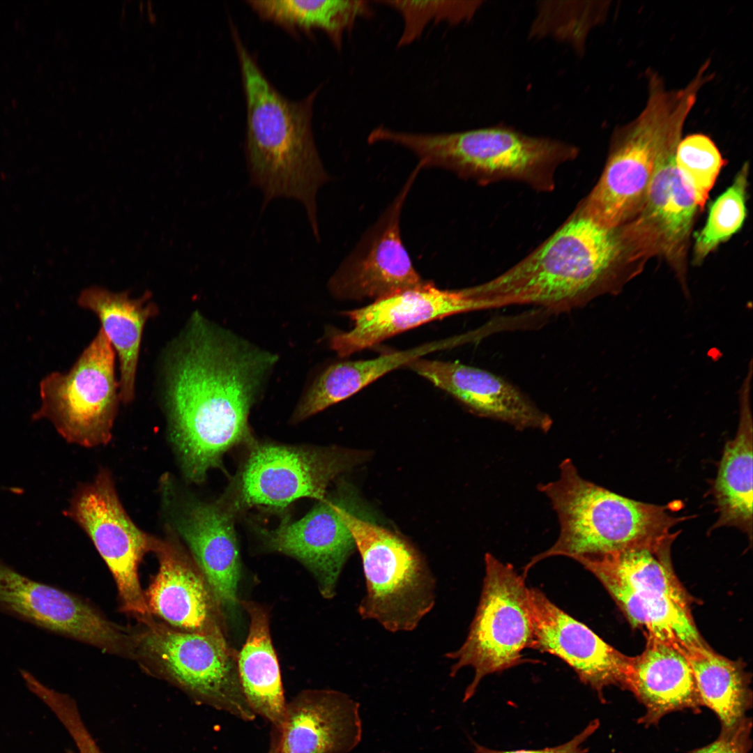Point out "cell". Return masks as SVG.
Listing matches in <instances>:
<instances>
[{"label": "cell", "mask_w": 753, "mask_h": 753, "mask_svg": "<svg viewBox=\"0 0 753 753\" xmlns=\"http://www.w3.org/2000/svg\"><path fill=\"white\" fill-rule=\"evenodd\" d=\"M268 753H279L278 731L275 729H274L270 749Z\"/></svg>", "instance_id": "38"}, {"label": "cell", "mask_w": 753, "mask_h": 753, "mask_svg": "<svg viewBox=\"0 0 753 753\" xmlns=\"http://www.w3.org/2000/svg\"><path fill=\"white\" fill-rule=\"evenodd\" d=\"M231 31L246 103L245 158L250 183L261 192L263 207L277 198L298 201L319 241L317 196L330 176L312 128L319 89L299 100L287 98L265 76L233 24Z\"/></svg>", "instance_id": "2"}, {"label": "cell", "mask_w": 753, "mask_h": 753, "mask_svg": "<svg viewBox=\"0 0 753 753\" xmlns=\"http://www.w3.org/2000/svg\"><path fill=\"white\" fill-rule=\"evenodd\" d=\"M592 574L647 639L669 644L683 653L706 644L692 616V598L668 559L639 554L611 570L599 569Z\"/></svg>", "instance_id": "12"}, {"label": "cell", "mask_w": 753, "mask_h": 753, "mask_svg": "<svg viewBox=\"0 0 753 753\" xmlns=\"http://www.w3.org/2000/svg\"><path fill=\"white\" fill-rule=\"evenodd\" d=\"M703 706L717 716L720 731L740 727L752 707L750 678L742 664L714 652L707 644L685 654Z\"/></svg>", "instance_id": "29"}, {"label": "cell", "mask_w": 753, "mask_h": 753, "mask_svg": "<svg viewBox=\"0 0 753 753\" xmlns=\"http://www.w3.org/2000/svg\"><path fill=\"white\" fill-rule=\"evenodd\" d=\"M747 175L748 164L745 163L732 185L710 206L706 224L696 238L697 259L704 258L742 227L746 217Z\"/></svg>", "instance_id": "33"}, {"label": "cell", "mask_w": 753, "mask_h": 753, "mask_svg": "<svg viewBox=\"0 0 753 753\" xmlns=\"http://www.w3.org/2000/svg\"><path fill=\"white\" fill-rule=\"evenodd\" d=\"M40 395L33 420H49L73 443L92 446L109 439L119 384L114 349L101 328L68 372H53L41 381Z\"/></svg>", "instance_id": "10"}, {"label": "cell", "mask_w": 753, "mask_h": 753, "mask_svg": "<svg viewBox=\"0 0 753 753\" xmlns=\"http://www.w3.org/2000/svg\"><path fill=\"white\" fill-rule=\"evenodd\" d=\"M459 342L450 339L433 342L406 351L386 353L377 358L333 364L314 380L301 397L293 413L294 423L301 422L352 396L383 375L428 353Z\"/></svg>", "instance_id": "28"}, {"label": "cell", "mask_w": 753, "mask_h": 753, "mask_svg": "<svg viewBox=\"0 0 753 753\" xmlns=\"http://www.w3.org/2000/svg\"><path fill=\"white\" fill-rule=\"evenodd\" d=\"M0 609L102 651L132 659L133 631L82 598L34 581L0 561Z\"/></svg>", "instance_id": "14"}, {"label": "cell", "mask_w": 753, "mask_h": 753, "mask_svg": "<svg viewBox=\"0 0 753 753\" xmlns=\"http://www.w3.org/2000/svg\"><path fill=\"white\" fill-rule=\"evenodd\" d=\"M261 18L289 29L323 30L337 50L345 32L359 18L372 15L367 1L359 0H246Z\"/></svg>", "instance_id": "30"}, {"label": "cell", "mask_w": 753, "mask_h": 753, "mask_svg": "<svg viewBox=\"0 0 753 753\" xmlns=\"http://www.w3.org/2000/svg\"><path fill=\"white\" fill-rule=\"evenodd\" d=\"M373 141L399 145L415 154L423 168H444L480 184L517 181L549 192L562 165L574 160L579 149L546 137L495 126L450 133H416L380 126Z\"/></svg>", "instance_id": "4"}, {"label": "cell", "mask_w": 753, "mask_h": 753, "mask_svg": "<svg viewBox=\"0 0 753 753\" xmlns=\"http://www.w3.org/2000/svg\"><path fill=\"white\" fill-rule=\"evenodd\" d=\"M644 108L614 130L602 175L578 206L598 223L618 229L641 210L684 88L667 90L655 73H648Z\"/></svg>", "instance_id": "6"}, {"label": "cell", "mask_w": 753, "mask_h": 753, "mask_svg": "<svg viewBox=\"0 0 753 753\" xmlns=\"http://www.w3.org/2000/svg\"><path fill=\"white\" fill-rule=\"evenodd\" d=\"M146 291L140 298L132 299L129 291L112 292L103 287L93 286L84 289L78 304L94 312L99 318L104 333L116 350L120 368L119 398L130 402L135 396V376L144 326L155 317L158 309Z\"/></svg>", "instance_id": "26"}, {"label": "cell", "mask_w": 753, "mask_h": 753, "mask_svg": "<svg viewBox=\"0 0 753 753\" xmlns=\"http://www.w3.org/2000/svg\"><path fill=\"white\" fill-rule=\"evenodd\" d=\"M173 351L165 402L188 478L202 481L225 453L252 441L248 417L278 356L193 313Z\"/></svg>", "instance_id": "1"}, {"label": "cell", "mask_w": 753, "mask_h": 753, "mask_svg": "<svg viewBox=\"0 0 753 753\" xmlns=\"http://www.w3.org/2000/svg\"><path fill=\"white\" fill-rule=\"evenodd\" d=\"M343 509L340 501L325 497L300 519L284 521L264 533L269 548L298 559L312 572L328 599L335 596L341 572L356 547Z\"/></svg>", "instance_id": "20"}, {"label": "cell", "mask_w": 753, "mask_h": 753, "mask_svg": "<svg viewBox=\"0 0 753 753\" xmlns=\"http://www.w3.org/2000/svg\"><path fill=\"white\" fill-rule=\"evenodd\" d=\"M485 565L480 598L466 639L457 650L445 655L454 661L451 677L462 668L473 669L464 702L475 694L483 678L519 664L533 637L524 578L512 565L489 553L485 554Z\"/></svg>", "instance_id": "9"}, {"label": "cell", "mask_w": 753, "mask_h": 753, "mask_svg": "<svg viewBox=\"0 0 753 753\" xmlns=\"http://www.w3.org/2000/svg\"><path fill=\"white\" fill-rule=\"evenodd\" d=\"M342 516L361 556L365 579L358 614L390 632L413 631L435 604L434 575L402 537L345 508Z\"/></svg>", "instance_id": "8"}, {"label": "cell", "mask_w": 753, "mask_h": 753, "mask_svg": "<svg viewBox=\"0 0 753 753\" xmlns=\"http://www.w3.org/2000/svg\"><path fill=\"white\" fill-rule=\"evenodd\" d=\"M66 513L88 534L107 564L116 583L121 611L139 623L153 618L138 570L144 554L153 551L155 538L128 517L109 476L101 473L78 491Z\"/></svg>", "instance_id": "13"}, {"label": "cell", "mask_w": 753, "mask_h": 753, "mask_svg": "<svg viewBox=\"0 0 753 753\" xmlns=\"http://www.w3.org/2000/svg\"><path fill=\"white\" fill-rule=\"evenodd\" d=\"M422 168L417 165L391 204L341 263L328 282L340 299H381L423 284L400 234V216Z\"/></svg>", "instance_id": "15"}, {"label": "cell", "mask_w": 753, "mask_h": 753, "mask_svg": "<svg viewBox=\"0 0 753 753\" xmlns=\"http://www.w3.org/2000/svg\"><path fill=\"white\" fill-rule=\"evenodd\" d=\"M30 690L55 713L73 738L80 753H102L86 728L72 698L35 680Z\"/></svg>", "instance_id": "35"}, {"label": "cell", "mask_w": 753, "mask_h": 753, "mask_svg": "<svg viewBox=\"0 0 753 753\" xmlns=\"http://www.w3.org/2000/svg\"><path fill=\"white\" fill-rule=\"evenodd\" d=\"M752 363L740 392V419L736 435L726 443L713 484V497L719 514L711 530L736 527L752 536V416L750 390Z\"/></svg>", "instance_id": "25"}, {"label": "cell", "mask_w": 753, "mask_h": 753, "mask_svg": "<svg viewBox=\"0 0 753 753\" xmlns=\"http://www.w3.org/2000/svg\"><path fill=\"white\" fill-rule=\"evenodd\" d=\"M600 721L595 719L570 740L561 745L541 750H498L475 744V753H586L584 743L597 731Z\"/></svg>", "instance_id": "37"}, {"label": "cell", "mask_w": 753, "mask_h": 753, "mask_svg": "<svg viewBox=\"0 0 753 753\" xmlns=\"http://www.w3.org/2000/svg\"><path fill=\"white\" fill-rule=\"evenodd\" d=\"M623 689L630 691L644 708L637 723L658 725L674 712L695 714L703 706L690 662L678 648L647 639L645 650L632 657Z\"/></svg>", "instance_id": "24"}, {"label": "cell", "mask_w": 753, "mask_h": 753, "mask_svg": "<svg viewBox=\"0 0 753 753\" xmlns=\"http://www.w3.org/2000/svg\"><path fill=\"white\" fill-rule=\"evenodd\" d=\"M279 753H349L360 743V704L330 690H307L287 703Z\"/></svg>", "instance_id": "21"}, {"label": "cell", "mask_w": 753, "mask_h": 753, "mask_svg": "<svg viewBox=\"0 0 753 753\" xmlns=\"http://www.w3.org/2000/svg\"><path fill=\"white\" fill-rule=\"evenodd\" d=\"M685 121H673L657 160L644 203L625 227L618 229L622 253L635 259L680 253L687 240L697 205L676 165Z\"/></svg>", "instance_id": "16"}, {"label": "cell", "mask_w": 753, "mask_h": 753, "mask_svg": "<svg viewBox=\"0 0 753 753\" xmlns=\"http://www.w3.org/2000/svg\"><path fill=\"white\" fill-rule=\"evenodd\" d=\"M234 515L222 501L191 502L176 522L218 609L222 611H231L238 603L241 563Z\"/></svg>", "instance_id": "22"}, {"label": "cell", "mask_w": 753, "mask_h": 753, "mask_svg": "<svg viewBox=\"0 0 753 753\" xmlns=\"http://www.w3.org/2000/svg\"><path fill=\"white\" fill-rule=\"evenodd\" d=\"M133 632V659L146 671L177 685L196 699L244 721L256 715L240 683L237 659L220 625L184 632L154 618Z\"/></svg>", "instance_id": "7"}, {"label": "cell", "mask_w": 753, "mask_h": 753, "mask_svg": "<svg viewBox=\"0 0 753 753\" xmlns=\"http://www.w3.org/2000/svg\"><path fill=\"white\" fill-rule=\"evenodd\" d=\"M400 13L404 29L397 45L403 47L420 37L432 21L459 24L473 18L482 1H379Z\"/></svg>", "instance_id": "34"}, {"label": "cell", "mask_w": 753, "mask_h": 753, "mask_svg": "<svg viewBox=\"0 0 753 753\" xmlns=\"http://www.w3.org/2000/svg\"><path fill=\"white\" fill-rule=\"evenodd\" d=\"M473 310H478V307L464 289H440L425 282L345 312L353 328L347 332H333L329 344L339 356L345 357L432 320Z\"/></svg>", "instance_id": "18"}, {"label": "cell", "mask_w": 753, "mask_h": 753, "mask_svg": "<svg viewBox=\"0 0 753 753\" xmlns=\"http://www.w3.org/2000/svg\"><path fill=\"white\" fill-rule=\"evenodd\" d=\"M608 1H540L530 34L570 43L581 54L591 29L601 23Z\"/></svg>", "instance_id": "31"}, {"label": "cell", "mask_w": 753, "mask_h": 753, "mask_svg": "<svg viewBox=\"0 0 753 753\" xmlns=\"http://www.w3.org/2000/svg\"><path fill=\"white\" fill-rule=\"evenodd\" d=\"M621 255L618 229L601 225L577 205L529 254L466 290L479 310L532 305L568 312L618 290L615 267Z\"/></svg>", "instance_id": "3"}, {"label": "cell", "mask_w": 753, "mask_h": 753, "mask_svg": "<svg viewBox=\"0 0 753 753\" xmlns=\"http://www.w3.org/2000/svg\"><path fill=\"white\" fill-rule=\"evenodd\" d=\"M550 501L560 533L554 544L532 558L528 571L543 559L562 556L574 560L623 549L643 539L670 532L685 517L670 513V505L634 501L583 478L570 458L559 464L556 480L540 483Z\"/></svg>", "instance_id": "5"}, {"label": "cell", "mask_w": 753, "mask_h": 753, "mask_svg": "<svg viewBox=\"0 0 753 753\" xmlns=\"http://www.w3.org/2000/svg\"><path fill=\"white\" fill-rule=\"evenodd\" d=\"M158 570L144 591L152 616L184 632H203L219 625L218 610L200 570L172 541L155 538Z\"/></svg>", "instance_id": "23"}, {"label": "cell", "mask_w": 753, "mask_h": 753, "mask_svg": "<svg viewBox=\"0 0 753 753\" xmlns=\"http://www.w3.org/2000/svg\"><path fill=\"white\" fill-rule=\"evenodd\" d=\"M406 366L478 416L507 423L519 430L547 432L553 425L550 416L518 388L487 370L459 362L420 358Z\"/></svg>", "instance_id": "19"}, {"label": "cell", "mask_w": 753, "mask_h": 753, "mask_svg": "<svg viewBox=\"0 0 753 753\" xmlns=\"http://www.w3.org/2000/svg\"><path fill=\"white\" fill-rule=\"evenodd\" d=\"M533 637L530 648L558 657L604 702L609 686L623 689L632 657L606 643L540 590L528 588Z\"/></svg>", "instance_id": "17"}, {"label": "cell", "mask_w": 753, "mask_h": 753, "mask_svg": "<svg viewBox=\"0 0 753 753\" xmlns=\"http://www.w3.org/2000/svg\"><path fill=\"white\" fill-rule=\"evenodd\" d=\"M676 165L681 180L702 209L725 160L708 136L693 134L679 142Z\"/></svg>", "instance_id": "32"}, {"label": "cell", "mask_w": 753, "mask_h": 753, "mask_svg": "<svg viewBox=\"0 0 753 753\" xmlns=\"http://www.w3.org/2000/svg\"><path fill=\"white\" fill-rule=\"evenodd\" d=\"M752 720L749 717L735 730L720 731L715 740L690 753H750L752 747Z\"/></svg>", "instance_id": "36"}, {"label": "cell", "mask_w": 753, "mask_h": 753, "mask_svg": "<svg viewBox=\"0 0 753 753\" xmlns=\"http://www.w3.org/2000/svg\"><path fill=\"white\" fill-rule=\"evenodd\" d=\"M361 457L340 448L255 444L222 501L234 513L257 506L284 508L303 497L321 501L329 483Z\"/></svg>", "instance_id": "11"}, {"label": "cell", "mask_w": 753, "mask_h": 753, "mask_svg": "<svg viewBox=\"0 0 753 753\" xmlns=\"http://www.w3.org/2000/svg\"><path fill=\"white\" fill-rule=\"evenodd\" d=\"M250 618L245 643L237 657V671L245 699L256 715L278 730L287 703L280 667L272 644L268 614L261 606L243 602Z\"/></svg>", "instance_id": "27"}]
</instances>
